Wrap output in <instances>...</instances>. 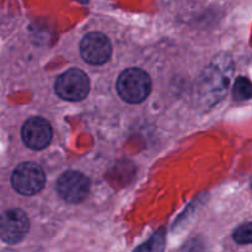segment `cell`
Returning a JSON list of instances; mask_svg holds the SVG:
<instances>
[{
	"instance_id": "277c9868",
	"label": "cell",
	"mask_w": 252,
	"mask_h": 252,
	"mask_svg": "<svg viewBox=\"0 0 252 252\" xmlns=\"http://www.w3.org/2000/svg\"><path fill=\"white\" fill-rule=\"evenodd\" d=\"M57 95L65 101H81L90 90V83L86 74L80 69H70L59 75L56 85Z\"/></svg>"
},
{
	"instance_id": "8992f818",
	"label": "cell",
	"mask_w": 252,
	"mask_h": 252,
	"mask_svg": "<svg viewBox=\"0 0 252 252\" xmlns=\"http://www.w3.org/2000/svg\"><path fill=\"white\" fill-rule=\"evenodd\" d=\"M80 53L84 61L93 65H102L110 59L112 46L110 39L101 32H91L83 38Z\"/></svg>"
},
{
	"instance_id": "30bf717a",
	"label": "cell",
	"mask_w": 252,
	"mask_h": 252,
	"mask_svg": "<svg viewBox=\"0 0 252 252\" xmlns=\"http://www.w3.org/2000/svg\"><path fill=\"white\" fill-rule=\"evenodd\" d=\"M234 240L238 244H252V223L239 226L234 233Z\"/></svg>"
},
{
	"instance_id": "5b68a950",
	"label": "cell",
	"mask_w": 252,
	"mask_h": 252,
	"mask_svg": "<svg viewBox=\"0 0 252 252\" xmlns=\"http://www.w3.org/2000/svg\"><path fill=\"white\" fill-rule=\"evenodd\" d=\"M90 181L79 171H66L57 182V192L68 203H80L88 197Z\"/></svg>"
},
{
	"instance_id": "9c48e42d",
	"label": "cell",
	"mask_w": 252,
	"mask_h": 252,
	"mask_svg": "<svg viewBox=\"0 0 252 252\" xmlns=\"http://www.w3.org/2000/svg\"><path fill=\"white\" fill-rule=\"evenodd\" d=\"M233 95L236 101H246L252 98V83L249 79L238 78L233 89Z\"/></svg>"
},
{
	"instance_id": "52a82bcc",
	"label": "cell",
	"mask_w": 252,
	"mask_h": 252,
	"mask_svg": "<svg viewBox=\"0 0 252 252\" xmlns=\"http://www.w3.org/2000/svg\"><path fill=\"white\" fill-rule=\"evenodd\" d=\"M29 219L21 209H7L2 213L0 235L4 243L14 245L20 243L29 231Z\"/></svg>"
},
{
	"instance_id": "7a4b0ae2",
	"label": "cell",
	"mask_w": 252,
	"mask_h": 252,
	"mask_svg": "<svg viewBox=\"0 0 252 252\" xmlns=\"http://www.w3.org/2000/svg\"><path fill=\"white\" fill-rule=\"evenodd\" d=\"M152 80L144 70L129 68L117 79V93L128 103H139L149 96Z\"/></svg>"
},
{
	"instance_id": "6da1fadb",
	"label": "cell",
	"mask_w": 252,
	"mask_h": 252,
	"mask_svg": "<svg viewBox=\"0 0 252 252\" xmlns=\"http://www.w3.org/2000/svg\"><path fill=\"white\" fill-rule=\"evenodd\" d=\"M233 62L229 56H218L203 70L196 85L199 105L212 107L223 100L229 90Z\"/></svg>"
},
{
	"instance_id": "8fae6325",
	"label": "cell",
	"mask_w": 252,
	"mask_h": 252,
	"mask_svg": "<svg viewBox=\"0 0 252 252\" xmlns=\"http://www.w3.org/2000/svg\"><path fill=\"white\" fill-rule=\"evenodd\" d=\"M251 189H252V179H251Z\"/></svg>"
},
{
	"instance_id": "3957f363",
	"label": "cell",
	"mask_w": 252,
	"mask_h": 252,
	"mask_svg": "<svg viewBox=\"0 0 252 252\" xmlns=\"http://www.w3.org/2000/svg\"><path fill=\"white\" fill-rule=\"evenodd\" d=\"M11 184L15 191L24 196H34L46 184L43 169L34 162H22L14 170Z\"/></svg>"
},
{
	"instance_id": "ba28073f",
	"label": "cell",
	"mask_w": 252,
	"mask_h": 252,
	"mask_svg": "<svg viewBox=\"0 0 252 252\" xmlns=\"http://www.w3.org/2000/svg\"><path fill=\"white\" fill-rule=\"evenodd\" d=\"M21 135L27 147L33 150H41L49 145L53 130L47 120L42 117H31L22 126Z\"/></svg>"
}]
</instances>
